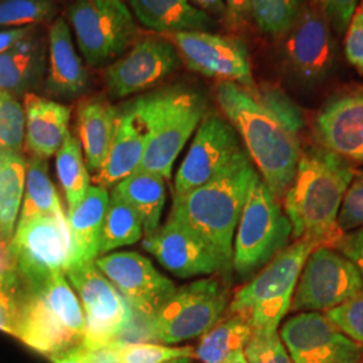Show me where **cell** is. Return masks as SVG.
<instances>
[{
    "label": "cell",
    "mask_w": 363,
    "mask_h": 363,
    "mask_svg": "<svg viewBox=\"0 0 363 363\" xmlns=\"http://www.w3.org/2000/svg\"><path fill=\"white\" fill-rule=\"evenodd\" d=\"M354 178L350 162L325 147L300 152L295 178L283 198L295 241L335 247L343 235L337 225L339 211Z\"/></svg>",
    "instance_id": "6da1fadb"
},
{
    "label": "cell",
    "mask_w": 363,
    "mask_h": 363,
    "mask_svg": "<svg viewBox=\"0 0 363 363\" xmlns=\"http://www.w3.org/2000/svg\"><path fill=\"white\" fill-rule=\"evenodd\" d=\"M216 97L242 139L261 178L280 201L296 174L300 157L298 138L289 133L250 91L237 84L220 81Z\"/></svg>",
    "instance_id": "7a4b0ae2"
},
{
    "label": "cell",
    "mask_w": 363,
    "mask_h": 363,
    "mask_svg": "<svg viewBox=\"0 0 363 363\" xmlns=\"http://www.w3.org/2000/svg\"><path fill=\"white\" fill-rule=\"evenodd\" d=\"M257 174L245 151L213 181L186 194L174 195L172 199L169 218L181 222L202 238L229 269H233L235 229Z\"/></svg>",
    "instance_id": "3957f363"
},
{
    "label": "cell",
    "mask_w": 363,
    "mask_h": 363,
    "mask_svg": "<svg viewBox=\"0 0 363 363\" xmlns=\"http://www.w3.org/2000/svg\"><path fill=\"white\" fill-rule=\"evenodd\" d=\"M145 133L140 171L169 181L182 150L206 115V101L187 86H169L147 93L130 103Z\"/></svg>",
    "instance_id": "277c9868"
},
{
    "label": "cell",
    "mask_w": 363,
    "mask_h": 363,
    "mask_svg": "<svg viewBox=\"0 0 363 363\" xmlns=\"http://www.w3.org/2000/svg\"><path fill=\"white\" fill-rule=\"evenodd\" d=\"M13 337L48 358L74 349L85 337V315L65 273L22 288Z\"/></svg>",
    "instance_id": "5b68a950"
},
{
    "label": "cell",
    "mask_w": 363,
    "mask_h": 363,
    "mask_svg": "<svg viewBox=\"0 0 363 363\" xmlns=\"http://www.w3.org/2000/svg\"><path fill=\"white\" fill-rule=\"evenodd\" d=\"M76 289L85 315V337L81 346L97 350L118 345L147 342L135 327L136 313L94 261H77L65 272Z\"/></svg>",
    "instance_id": "8992f818"
},
{
    "label": "cell",
    "mask_w": 363,
    "mask_h": 363,
    "mask_svg": "<svg viewBox=\"0 0 363 363\" xmlns=\"http://www.w3.org/2000/svg\"><path fill=\"white\" fill-rule=\"evenodd\" d=\"M313 241L298 240L280 252L229 303L230 313L245 316L252 333L273 334L291 310L303 265L315 247Z\"/></svg>",
    "instance_id": "52a82bcc"
},
{
    "label": "cell",
    "mask_w": 363,
    "mask_h": 363,
    "mask_svg": "<svg viewBox=\"0 0 363 363\" xmlns=\"http://www.w3.org/2000/svg\"><path fill=\"white\" fill-rule=\"evenodd\" d=\"M291 237L292 225L284 208L257 174L234 234V272L241 279L259 272L289 245Z\"/></svg>",
    "instance_id": "ba28073f"
},
{
    "label": "cell",
    "mask_w": 363,
    "mask_h": 363,
    "mask_svg": "<svg viewBox=\"0 0 363 363\" xmlns=\"http://www.w3.org/2000/svg\"><path fill=\"white\" fill-rule=\"evenodd\" d=\"M229 306V291L218 279L203 277L177 288L150 318L151 342L178 345L202 337Z\"/></svg>",
    "instance_id": "9c48e42d"
},
{
    "label": "cell",
    "mask_w": 363,
    "mask_h": 363,
    "mask_svg": "<svg viewBox=\"0 0 363 363\" xmlns=\"http://www.w3.org/2000/svg\"><path fill=\"white\" fill-rule=\"evenodd\" d=\"M69 27L91 67L111 65L133 45L138 25L124 0H73Z\"/></svg>",
    "instance_id": "30bf717a"
},
{
    "label": "cell",
    "mask_w": 363,
    "mask_h": 363,
    "mask_svg": "<svg viewBox=\"0 0 363 363\" xmlns=\"http://www.w3.org/2000/svg\"><path fill=\"white\" fill-rule=\"evenodd\" d=\"M22 284L39 286L65 273L76 261L74 244L65 211L18 222L11 240Z\"/></svg>",
    "instance_id": "8fae6325"
},
{
    "label": "cell",
    "mask_w": 363,
    "mask_h": 363,
    "mask_svg": "<svg viewBox=\"0 0 363 363\" xmlns=\"http://www.w3.org/2000/svg\"><path fill=\"white\" fill-rule=\"evenodd\" d=\"M363 291V280L350 259L334 247H316L298 276L289 312H325Z\"/></svg>",
    "instance_id": "7c38bea8"
},
{
    "label": "cell",
    "mask_w": 363,
    "mask_h": 363,
    "mask_svg": "<svg viewBox=\"0 0 363 363\" xmlns=\"http://www.w3.org/2000/svg\"><path fill=\"white\" fill-rule=\"evenodd\" d=\"M175 46L182 62L202 76L233 82L247 91L256 88L247 45L240 38L210 31L164 34Z\"/></svg>",
    "instance_id": "4fadbf2b"
},
{
    "label": "cell",
    "mask_w": 363,
    "mask_h": 363,
    "mask_svg": "<svg viewBox=\"0 0 363 363\" xmlns=\"http://www.w3.org/2000/svg\"><path fill=\"white\" fill-rule=\"evenodd\" d=\"M245 152L240 136L228 118L205 115L178 169L174 195H182L206 184Z\"/></svg>",
    "instance_id": "5bb4252c"
},
{
    "label": "cell",
    "mask_w": 363,
    "mask_h": 363,
    "mask_svg": "<svg viewBox=\"0 0 363 363\" xmlns=\"http://www.w3.org/2000/svg\"><path fill=\"white\" fill-rule=\"evenodd\" d=\"M283 58L291 76L304 85H316L330 76L337 60L331 25L313 4L301 7L286 31Z\"/></svg>",
    "instance_id": "9a60e30c"
},
{
    "label": "cell",
    "mask_w": 363,
    "mask_h": 363,
    "mask_svg": "<svg viewBox=\"0 0 363 363\" xmlns=\"http://www.w3.org/2000/svg\"><path fill=\"white\" fill-rule=\"evenodd\" d=\"M182 65L179 52L163 35H148L130 46L105 70L112 99H125L154 88Z\"/></svg>",
    "instance_id": "2e32d148"
},
{
    "label": "cell",
    "mask_w": 363,
    "mask_h": 363,
    "mask_svg": "<svg viewBox=\"0 0 363 363\" xmlns=\"http://www.w3.org/2000/svg\"><path fill=\"white\" fill-rule=\"evenodd\" d=\"M280 337L294 363H363V345L346 337L322 312H300Z\"/></svg>",
    "instance_id": "e0dca14e"
},
{
    "label": "cell",
    "mask_w": 363,
    "mask_h": 363,
    "mask_svg": "<svg viewBox=\"0 0 363 363\" xmlns=\"http://www.w3.org/2000/svg\"><path fill=\"white\" fill-rule=\"evenodd\" d=\"M94 264L132 308L148 319L177 291L174 281L138 252H112Z\"/></svg>",
    "instance_id": "ac0fdd59"
},
{
    "label": "cell",
    "mask_w": 363,
    "mask_h": 363,
    "mask_svg": "<svg viewBox=\"0 0 363 363\" xmlns=\"http://www.w3.org/2000/svg\"><path fill=\"white\" fill-rule=\"evenodd\" d=\"M142 247L179 279L232 271L202 238L169 217L155 233L144 237Z\"/></svg>",
    "instance_id": "d6986e66"
},
{
    "label": "cell",
    "mask_w": 363,
    "mask_h": 363,
    "mask_svg": "<svg viewBox=\"0 0 363 363\" xmlns=\"http://www.w3.org/2000/svg\"><path fill=\"white\" fill-rule=\"evenodd\" d=\"M322 147L363 163V91H350L331 99L315 120Z\"/></svg>",
    "instance_id": "ffe728a7"
},
{
    "label": "cell",
    "mask_w": 363,
    "mask_h": 363,
    "mask_svg": "<svg viewBox=\"0 0 363 363\" xmlns=\"http://www.w3.org/2000/svg\"><path fill=\"white\" fill-rule=\"evenodd\" d=\"M46 74L45 91L55 99H76L89 89L88 69L62 16L55 18L49 27Z\"/></svg>",
    "instance_id": "44dd1931"
},
{
    "label": "cell",
    "mask_w": 363,
    "mask_h": 363,
    "mask_svg": "<svg viewBox=\"0 0 363 363\" xmlns=\"http://www.w3.org/2000/svg\"><path fill=\"white\" fill-rule=\"evenodd\" d=\"M25 143L30 156L49 159L58 152L69 132L70 108L55 100L25 96Z\"/></svg>",
    "instance_id": "7402d4cb"
},
{
    "label": "cell",
    "mask_w": 363,
    "mask_h": 363,
    "mask_svg": "<svg viewBox=\"0 0 363 363\" xmlns=\"http://www.w3.org/2000/svg\"><path fill=\"white\" fill-rule=\"evenodd\" d=\"M145 150V133L130 105L118 109L116 130L104 164L96 172L94 183L112 189L140 167Z\"/></svg>",
    "instance_id": "603a6c76"
},
{
    "label": "cell",
    "mask_w": 363,
    "mask_h": 363,
    "mask_svg": "<svg viewBox=\"0 0 363 363\" xmlns=\"http://www.w3.org/2000/svg\"><path fill=\"white\" fill-rule=\"evenodd\" d=\"M48 72V39L38 30L0 54V91L26 96L43 82Z\"/></svg>",
    "instance_id": "cb8c5ba5"
},
{
    "label": "cell",
    "mask_w": 363,
    "mask_h": 363,
    "mask_svg": "<svg viewBox=\"0 0 363 363\" xmlns=\"http://www.w3.org/2000/svg\"><path fill=\"white\" fill-rule=\"evenodd\" d=\"M132 13L144 27L164 35L183 31H210L216 27L211 15L189 0H128Z\"/></svg>",
    "instance_id": "d4e9b609"
},
{
    "label": "cell",
    "mask_w": 363,
    "mask_h": 363,
    "mask_svg": "<svg viewBox=\"0 0 363 363\" xmlns=\"http://www.w3.org/2000/svg\"><path fill=\"white\" fill-rule=\"evenodd\" d=\"M118 109L101 97L82 100L77 106V130L88 169L99 172L104 164L116 130Z\"/></svg>",
    "instance_id": "484cf974"
},
{
    "label": "cell",
    "mask_w": 363,
    "mask_h": 363,
    "mask_svg": "<svg viewBox=\"0 0 363 363\" xmlns=\"http://www.w3.org/2000/svg\"><path fill=\"white\" fill-rule=\"evenodd\" d=\"M108 190L91 186L82 202L67 213L70 233L74 244L76 261H94L99 257L100 237L108 208Z\"/></svg>",
    "instance_id": "4316f807"
},
{
    "label": "cell",
    "mask_w": 363,
    "mask_h": 363,
    "mask_svg": "<svg viewBox=\"0 0 363 363\" xmlns=\"http://www.w3.org/2000/svg\"><path fill=\"white\" fill-rule=\"evenodd\" d=\"M112 194L120 196L138 211L143 220L144 237L155 233L166 205V179L154 172L135 171L112 187Z\"/></svg>",
    "instance_id": "83f0119b"
},
{
    "label": "cell",
    "mask_w": 363,
    "mask_h": 363,
    "mask_svg": "<svg viewBox=\"0 0 363 363\" xmlns=\"http://www.w3.org/2000/svg\"><path fill=\"white\" fill-rule=\"evenodd\" d=\"M27 160L21 152L0 154V237L13 240L26 182Z\"/></svg>",
    "instance_id": "f1b7e54d"
},
{
    "label": "cell",
    "mask_w": 363,
    "mask_h": 363,
    "mask_svg": "<svg viewBox=\"0 0 363 363\" xmlns=\"http://www.w3.org/2000/svg\"><path fill=\"white\" fill-rule=\"evenodd\" d=\"M252 337V327L245 316L230 313L203 334L194 358L202 363H222L237 350H244Z\"/></svg>",
    "instance_id": "f546056e"
},
{
    "label": "cell",
    "mask_w": 363,
    "mask_h": 363,
    "mask_svg": "<svg viewBox=\"0 0 363 363\" xmlns=\"http://www.w3.org/2000/svg\"><path fill=\"white\" fill-rule=\"evenodd\" d=\"M143 235V220L138 211L120 196L111 194L100 237L99 257L118 247H130Z\"/></svg>",
    "instance_id": "4dcf8cb0"
},
{
    "label": "cell",
    "mask_w": 363,
    "mask_h": 363,
    "mask_svg": "<svg viewBox=\"0 0 363 363\" xmlns=\"http://www.w3.org/2000/svg\"><path fill=\"white\" fill-rule=\"evenodd\" d=\"M65 211L49 177L46 159L30 156L27 160L26 182L19 222L38 216H55Z\"/></svg>",
    "instance_id": "1f68e13d"
},
{
    "label": "cell",
    "mask_w": 363,
    "mask_h": 363,
    "mask_svg": "<svg viewBox=\"0 0 363 363\" xmlns=\"http://www.w3.org/2000/svg\"><path fill=\"white\" fill-rule=\"evenodd\" d=\"M55 169L64 189L69 210L78 206L91 189L89 169L85 163L81 144L69 133L55 154Z\"/></svg>",
    "instance_id": "d6a6232c"
},
{
    "label": "cell",
    "mask_w": 363,
    "mask_h": 363,
    "mask_svg": "<svg viewBox=\"0 0 363 363\" xmlns=\"http://www.w3.org/2000/svg\"><path fill=\"white\" fill-rule=\"evenodd\" d=\"M252 19L272 37L286 35L301 10V0H250Z\"/></svg>",
    "instance_id": "836d02e7"
},
{
    "label": "cell",
    "mask_w": 363,
    "mask_h": 363,
    "mask_svg": "<svg viewBox=\"0 0 363 363\" xmlns=\"http://www.w3.org/2000/svg\"><path fill=\"white\" fill-rule=\"evenodd\" d=\"M289 133L298 138L304 128L306 118L298 106L283 89L274 85H262L249 91Z\"/></svg>",
    "instance_id": "e575fe53"
},
{
    "label": "cell",
    "mask_w": 363,
    "mask_h": 363,
    "mask_svg": "<svg viewBox=\"0 0 363 363\" xmlns=\"http://www.w3.org/2000/svg\"><path fill=\"white\" fill-rule=\"evenodd\" d=\"M54 0H0V27L31 26L54 21Z\"/></svg>",
    "instance_id": "d590c367"
},
{
    "label": "cell",
    "mask_w": 363,
    "mask_h": 363,
    "mask_svg": "<svg viewBox=\"0 0 363 363\" xmlns=\"http://www.w3.org/2000/svg\"><path fill=\"white\" fill-rule=\"evenodd\" d=\"M118 363H162L175 358H194L191 346H167L156 342H138L111 347Z\"/></svg>",
    "instance_id": "8d00e7d4"
},
{
    "label": "cell",
    "mask_w": 363,
    "mask_h": 363,
    "mask_svg": "<svg viewBox=\"0 0 363 363\" xmlns=\"http://www.w3.org/2000/svg\"><path fill=\"white\" fill-rule=\"evenodd\" d=\"M25 143V109L7 91H0V154L21 152Z\"/></svg>",
    "instance_id": "74e56055"
},
{
    "label": "cell",
    "mask_w": 363,
    "mask_h": 363,
    "mask_svg": "<svg viewBox=\"0 0 363 363\" xmlns=\"http://www.w3.org/2000/svg\"><path fill=\"white\" fill-rule=\"evenodd\" d=\"M325 313L346 337L363 345V291Z\"/></svg>",
    "instance_id": "f35d334b"
},
{
    "label": "cell",
    "mask_w": 363,
    "mask_h": 363,
    "mask_svg": "<svg viewBox=\"0 0 363 363\" xmlns=\"http://www.w3.org/2000/svg\"><path fill=\"white\" fill-rule=\"evenodd\" d=\"M244 352L247 363H294L277 333H252V337L244 347Z\"/></svg>",
    "instance_id": "ab89813d"
},
{
    "label": "cell",
    "mask_w": 363,
    "mask_h": 363,
    "mask_svg": "<svg viewBox=\"0 0 363 363\" xmlns=\"http://www.w3.org/2000/svg\"><path fill=\"white\" fill-rule=\"evenodd\" d=\"M337 225L343 233L363 228V175L351 182L340 206Z\"/></svg>",
    "instance_id": "60d3db41"
},
{
    "label": "cell",
    "mask_w": 363,
    "mask_h": 363,
    "mask_svg": "<svg viewBox=\"0 0 363 363\" xmlns=\"http://www.w3.org/2000/svg\"><path fill=\"white\" fill-rule=\"evenodd\" d=\"M312 4L325 15L337 34L346 31L352 15L358 9V0H312Z\"/></svg>",
    "instance_id": "b9f144b4"
},
{
    "label": "cell",
    "mask_w": 363,
    "mask_h": 363,
    "mask_svg": "<svg viewBox=\"0 0 363 363\" xmlns=\"http://www.w3.org/2000/svg\"><path fill=\"white\" fill-rule=\"evenodd\" d=\"M345 54L346 58L361 76H363V10L358 7L346 28Z\"/></svg>",
    "instance_id": "7bdbcfd3"
},
{
    "label": "cell",
    "mask_w": 363,
    "mask_h": 363,
    "mask_svg": "<svg viewBox=\"0 0 363 363\" xmlns=\"http://www.w3.org/2000/svg\"><path fill=\"white\" fill-rule=\"evenodd\" d=\"M22 280L18 273L11 240L0 237V289L19 292Z\"/></svg>",
    "instance_id": "ee69618b"
},
{
    "label": "cell",
    "mask_w": 363,
    "mask_h": 363,
    "mask_svg": "<svg viewBox=\"0 0 363 363\" xmlns=\"http://www.w3.org/2000/svg\"><path fill=\"white\" fill-rule=\"evenodd\" d=\"M334 249L350 259L363 280V228L343 233Z\"/></svg>",
    "instance_id": "f6af8a7d"
},
{
    "label": "cell",
    "mask_w": 363,
    "mask_h": 363,
    "mask_svg": "<svg viewBox=\"0 0 363 363\" xmlns=\"http://www.w3.org/2000/svg\"><path fill=\"white\" fill-rule=\"evenodd\" d=\"M225 15L223 19L229 28L238 30L247 26L252 19V3L250 0H223Z\"/></svg>",
    "instance_id": "bcb514c9"
},
{
    "label": "cell",
    "mask_w": 363,
    "mask_h": 363,
    "mask_svg": "<svg viewBox=\"0 0 363 363\" xmlns=\"http://www.w3.org/2000/svg\"><path fill=\"white\" fill-rule=\"evenodd\" d=\"M19 292L0 289V331L13 335Z\"/></svg>",
    "instance_id": "7dc6e473"
},
{
    "label": "cell",
    "mask_w": 363,
    "mask_h": 363,
    "mask_svg": "<svg viewBox=\"0 0 363 363\" xmlns=\"http://www.w3.org/2000/svg\"><path fill=\"white\" fill-rule=\"evenodd\" d=\"M37 30H38V25L0 28V54L10 50L15 45H18L21 40L27 38Z\"/></svg>",
    "instance_id": "c3c4849f"
},
{
    "label": "cell",
    "mask_w": 363,
    "mask_h": 363,
    "mask_svg": "<svg viewBox=\"0 0 363 363\" xmlns=\"http://www.w3.org/2000/svg\"><path fill=\"white\" fill-rule=\"evenodd\" d=\"M79 358L85 363H118L115 355L109 349H97V350H91L84 346H77L76 347Z\"/></svg>",
    "instance_id": "681fc988"
},
{
    "label": "cell",
    "mask_w": 363,
    "mask_h": 363,
    "mask_svg": "<svg viewBox=\"0 0 363 363\" xmlns=\"http://www.w3.org/2000/svg\"><path fill=\"white\" fill-rule=\"evenodd\" d=\"M189 1L193 3L195 7H198L199 10L208 13L211 16L223 18V15H225L223 0H189Z\"/></svg>",
    "instance_id": "f907efd6"
},
{
    "label": "cell",
    "mask_w": 363,
    "mask_h": 363,
    "mask_svg": "<svg viewBox=\"0 0 363 363\" xmlns=\"http://www.w3.org/2000/svg\"><path fill=\"white\" fill-rule=\"evenodd\" d=\"M222 363H247V359L244 350H237Z\"/></svg>",
    "instance_id": "816d5d0a"
},
{
    "label": "cell",
    "mask_w": 363,
    "mask_h": 363,
    "mask_svg": "<svg viewBox=\"0 0 363 363\" xmlns=\"http://www.w3.org/2000/svg\"><path fill=\"white\" fill-rule=\"evenodd\" d=\"M191 359H193V358H187V357H184V358H175V359H169V361H166V362L162 363H190L191 362Z\"/></svg>",
    "instance_id": "f5cc1de1"
},
{
    "label": "cell",
    "mask_w": 363,
    "mask_h": 363,
    "mask_svg": "<svg viewBox=\"0 0 363 363\" xmlns=\"http://www.w3.org/2000/svg\"><path fill=\"white\" fill-rule=\"evenodd\" d=\"M361 9L363 10V0H362V4H361Z\"/></svg>",
    "instance_id": "db71d44e"
}]
</instances>
